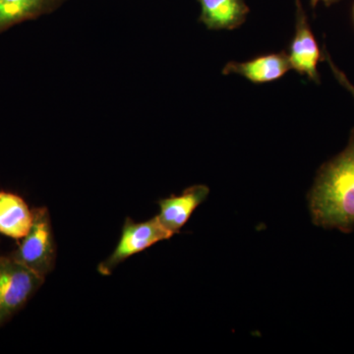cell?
<instances>
[{
	"label": "cell",
	"instance_id": "cell-1",
	"mask_svg": "<svg viewBox=\"0 0 354 354\" xmlns=\"http://www.w3.org/2000/svg\"><path fill=\"white\" fill-rule=\"evenodd\" d=\"M313 223L344 234L354 228V128L348 146L322 165L309 193Z\"/></svg>",
	"mask_w": 354,
	"mask_h": 354
},
{
	"label": "cell",
	"instance_id": "cell-2",
	"mask_svg": "<svg viewBox=\"0 0 354 354\" xmlns=\"http://www.w3.org/2000/svg\"><path fill=\"white\" fill-rule=\"evenodd\" d=\"M32 227L11 258L46 279L53 271L57 246L53 236L50 212L46 207L32 209Z\"/></svg>",
	"mask_w": 354,
	"mask_h": 354
},
{
	"label": "cell",
	"instance_id": "cell-3",
	"mask_svg": "<svg viewBox=\"0 0 354 354\" xmlns=\"http://www.w3.org/2000/svg\"><path fill=\"white\" fill-rule=\"evenodd\" d=\"M44 279L10 256H0V326L27 304Z\"/></svg>",
	"mask_w": 354,
	"mask_h": 354
},
{
	"label": "cell",
	"instance_id": "cell-4",
	"mask_svg": "<svg viewBox=\"0 0 354 354\" xmlns=\"http://www.w3.org/2000/svg\"><path fill=\"white\" fill-rule=\"evenodd\" d=\"M172 235L160 223L158 216L142 223H136L127 218L121 230L118 245L113 253L99 265L97 272L102 276H109L121 263L136 254L143 252L158 242L171 239Z\"/></svg>",
	"mask_w": 354,
	"mask_h": 354
},
{
	"label": "cell",
	"instance_id": "cell-5",
	"mask_svg": "<svg viewBox=\"0 0 354 354\" xmlns=\"http://www.w3.org/2000/svg\"><path fill=\"white\" fill-rule=\"evenodd\" d=\"M295 4L297 15L295 36L286 50L288 62L290 68L295 70L299 75L306 76L312 82L320 84L318 64L324 60L323 53L310 27L301 1L295 0Z\"/></svg>",
	"mask_w": 354,
	"mask_h": 354
},
{
	"label": "cell",
	"instance_id": "cell-6",
	"mask_svg": "<svg viewBox=\"0 0 354 354\" xmlns=\"http://www.w3.org/2000/svg\"><path fill=\"white\" fill-rule=\"evenodd\" d=\"M290 69L286 50L258 55L244 62H230L223 69V75L236 74L253 84L272 83L283 78Z\"/></svg>",
	"mask_w": 354,
	"mask_h": 354
},
{
	"label": "cell",
	"instance_id": "cell-7",
	"mask_svg": "<svg viewBox=\"0 0 354 354\" xmlns=\"http://www.w3.org/2000/svg\"><path fill=\"white\" fill-rule=\"evenodd\" d=\"M209 193L206 185H193L181 193L160 200L158 218L172 234H178L187 223L195 209L207 199Z\"/></svg>",
	"mask_w": 354,
	"mask_h": 354
},
{
	"label": "cell",
	"instance_id": "cell-8",
	"mask_svg": "<svg viewBox=\"0 0 354 354\" xmlns=\"http://www.w3.org/2000/svg\"><path fill=\"white\" fill-rule=\"evenodd\" d=\"M199 21L209 30H235L250 12L245 0H199Z\"/></svg>",
	"mask_w": 354,
	"mask_h": 354
},
{
	"label": "cell",
	"instance_id": "cell-9",
	"mask_svg": "<svg viewBox=\"0 0 354 354\" xmlns=\"http://www.w3.org/2000/svg\"><path fill=\"white\" fill-rule=\"evenodd\" d=\"M68 0H0V35L55 12Z\"/></svg>",
	"mask_w": 354,
	"mask_h": 354
},
{
	"label": "cell",
	"instance_id": "cell-10",
	"mask_svg": "<svg viewBox=\"0 0 354 354\" xmlns=\"http://www.w3.org/2000/svg\"><path fill=\"white\" fill-rule=\"evenodd\" d=\"M32 209L19 195L0 191V234L22 239L32 227Z\"/></svg>",
	"mask_w": 354,
	"mask_h": 354
},
{
	"label": "cell",
	"instance_id": "cell-11",
	"mask_svg": "<svg viewBox=\"0 0 354 354\" xmlns=\"http://www.w3.org/2000/svg\"><path fill=\"white\" fill-rule=\"evenodd\" d=\"M323 55L324 60H326V62H328V64H329L330 68L332 70L333 74H334L337 82L341 84L342 87L346 88L348 92H351V94L353 95L354 97V86L351 83V81L348 80V77L344 75V72L335 66L334 62H333L332 58H330V55H329V53H328V50H326L325 46H324L323 48Z\"/></svg>",
	"mask_w": 354,
	"mask_h": 354
},
{
	"label": "cell",
	"instance_id": "cell-12",
	"mask_svg": "<svg viewBox=\"0 0 354 354\" xmlns=\"http://www.w3.org/2000/svg\"><path fill=\"white\" fill-rule=\"evenodd\" d=\"M339 1V0H310V4H311L312 8L315 9L319 2H323L326 6L329 7Z\"/></svg>",
	"mask_w": 354,
	"mask_h": 354
},
{
	"label": "cell",
	"instance_id": "cell-13",
	"mask_svg": "<svg viewBox=\"0 0 354 354\" xmlns=\"http://www.w3.org/2000/svg\"><path fill=\"white\" fill-rule=\"evenodd\" d=\"M351 14H353V24H354V3L353 6V9H351Z\"/></svg>",
	"mask_w": 354,
	"mask_h": 354
}]
</instances>
